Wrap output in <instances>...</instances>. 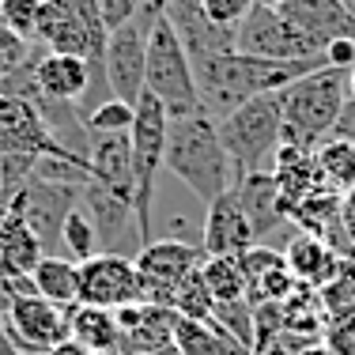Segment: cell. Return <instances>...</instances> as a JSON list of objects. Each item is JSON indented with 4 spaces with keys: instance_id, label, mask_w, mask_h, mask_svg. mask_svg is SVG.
I'll return each mask as SVG.
<instances>
[{
    "instance_id": "cell-1",
    "label": "cell",
    "mask_w": 355,
    "mask_h": 355,
    "mask_svg": "<svg viewBox=\"0 0 355 355\" xmlns=\"http://www.w3.org/2000/svg\"><path fill=\"white\" fill-rule=\"evenodd\" d=\"M325 61H268V57H246V53H227L216 61L193 64V83H197V103L200 114L212 121H223L242 103L268 91H284L299 76L321 69Z\"/></svg>"
},
{
    "instance_id": "cell-2",
    "label": "cell",
    "mask_w": 355,
    "mask_h": 355,
    "mask_svg": "<svg viewBox=\"0 0 355 355\" xmlns=\"http://www.w3.org/2000/svg\"><path fill=\"white\" fill-rule=\"evenodd\" d=\"M163 171H171L200 205H212L216 197H223L234 185L231 159H227L219 129L208 114L171 117V125H166Z\"/></svg>"
},
{
    "instance_id": "cell-3",
    "label": "cell",
    "mask_w": 355,
    "mask_h": 355,
    "mask_svg": "<svg viewBox=\"0 0 355 355\" xmlns=\"http://www.w3.org/2000/svg\"><path fill=\"white\" fill-rule=\"evenodd\" d=\"M344 103H348V72L321 64V69L299 76L280 91V106H284L280 144L299 151H314L333 132Z\"/></svg>"
},
{
    "instance_id": "cell-4",
    "label": "cell",
    "mask_w": 355,
    "mask_h": 355,
    "mask_svg": "<svg viewBox=\"0 0 355 355\" xmlns=\"http://www.w3.org/2000/svg\"><path fill=\"white\" fill-rule=\"evenodd\" d=\"M216 129H219V140H223L227 159H231L234 182L253 171H272V155L280 148V129H284L280 91H268V95L242 103L234 114L216 121Z\"/></svg>"
},
{
    "instance_id": "cell-5",
    "label": "cell",
    "mask_w": 355,
    "mask_h": 355,
    "mask_svg": "<svg viewBox=\"0 0 355 355\" xmlns=\"http://www.w3.org/2000/svg\"><path fill=\"white\" fill-rule=\"evenodd\" d=\"M106 23L98 0H46L38 15L35 42L46 53H69L87 64H103L106 53Z\"/></svg>"
},
{
    "instance_id": "cell-6",
    "label": "cell",
    "mask_w": 355,
    "mask_h": 355,
    "mask_svg": "<svg viewBox=\"0 0 355 355\" xmlns=\"http://www.w3.org/2000/svg\"><path fill=\"white\" fill-rule=\"evenodd\" d=\"M144 91L166 110V117L200 114L197 83H193V64L185 57L182 42L174 38L171 23L159 19L148 31V61H144Z\"/></svg>"
},
{
    "instance_id": "cell-7",
    "label": "cell",
    "mask_w": 355,
    "mask_h": 355,
    "mask_svg": "<svg viewBox=\"0 0 355 355\" xmlns=\"http://www.w3.org/2000/svg\"><path fill=\"white\" fill-rule=\"evenodd\" d=\"M166 110L155 103V98L144 91L137 98V114H132V182H137V193H132V212H137V227L144 246L151 242V208H155V182L159 171H163V151H166Z\"/></svg>"
},
{
    "instance_id": "cell-8",
    "label": "cell",
    "mask_w": 355,
    "mask_h": 355,
    "mask_svg": "<svg viewBox=\"0 0 355 355\" xmlns=\"http://www.w3.org/2000/svg\"><path fill=\"white\" fill-rule=\"evenodd\" d=\"M234 53L268 57V61H321L325 42L287 23L280 8H250L234 31Z\"/></svg>"
},
{
    "instance_id": "cell-9",
    "label": "cell",
    "mask_w": 355,
    "mask_h": 355,
    "mask_svg": "<svg viewBox=\"0 0 355 355\" xmlns=\"http://www.w3.org/2000/svg\"><path fill=\"white\" fill-rule=\"evenodd\" d=\"M205 253L197 242H182V239H151L137 257V276H140V295L151 306H171L174 291L193 268H200Z\"/></svg>"
},
{
    "instance_id": "cell-10",
    "label": "cell",
    "mask_w": 355,
    "mask_h": 355,
    "mask_svg": "<svg viewBox=\"0 0 355 355\" xmlns=\"http://www.w3.org/2000/svg\"><path fill=\"white\" fill-rule=\"evenodd\" d=\"M83 185H87V182H83ZM83 185H57V182L31 178V182H23L19 189L12 193V212L19 216L31 231H35V239L42 242L46 257H57L64 216L80 205V189H83Z\"/></svg>"
},
{
    "instance_id": "cell-11",
    "label": "cell",
    "mask_w": 355,
    "mask_h": 355,
    "mask_svg": "<svg viewBox=\"0 0 355 355\" xmlns=\"http://www.w3.org/2000/svg\"><path fill=\"white\" fill-rule=\"evenodd\" d=\"M76 272H80V295H76V302L103 306V310H121V306H132V302H144L132 257L95 253V257L80 261Z\"/></svg>"
},
{
    "instance_id": "cell-12",
    "label": "cell",
    "mask_w": 355,
    "mask_h": 355,
    "mask_svg": "<svg viewBox=\"0 0 355 355\" xmlns=\"http://www.w3.org/2000/svg\"><path fill=\"white\" fill-rule=\"evenodd\" d=\"M4 329L19 355H49L61 340H69V306L27 295L4 314Z\"/></svg>"
},
{
    "instance_id": "cell-13",
    "label": "cell",
    "mask_w": 355,
    "mask_h": 355,
    "mask_svg": "<svg viewBox=\"0 0 355 355\" xmlns=\"http://www.w3.org/2000/svg\"><path fill=\"white\" fill-rule=\"evenodd\" d=\"M163 19L171 23L174 38L182 42L189 64H205V61H216V57L234 53V31L239 27H223V23L208 19L197 0H171Z\"/></svg>"
},
{
    "instance_id": "cell-14",
    "label": "cell",
    "mask_w": 355,
    "mask_h": 355,
    "mask_svg": "<svg viewBox=\"0 0 355 355\" xmlns=\"http://www.w3.org/2000/svg\"><path fill=\"white\" fill-rule=\"evenodd\" d=\"M8 151H27V155H38V159H46V155L83 159V155H76V151H69L46 129V121H42L35 103L0 95V155H8ZM83 163H87V159H83Z\"/></svg>"
},
{
    "instance_id": "cell-15",
    "label": "cell",
    "mask_w": 355,
    "mask_h": 355,
    "mask_svg": "<svg viewBox=\"0 0 355 355\" xmlns=\"http://www.w3.org/2000/svg\"><path fill=\"white\" fill-rule=\"evenodd\" d=\"M144 61H148V31H140L137 23L110 31L103 53V80L110 87V98L137 106V98L144 95Z\"/></svg>"
},
{
    "instance_id": "cell-16",
    "label": "cell",
    "mask_w": 355,
    "mask_h": 355,
    "mask_svg": "<svg viewBox=\"0 0 355 355\" xmlns=\"http://www.w3.org/2000/svg\"><path fill=\"white\" fill-rule=\"evenodd\" d=\"M250 246H257V239H253V227L234 189L205 205V223H200V253L205 257H242Z\"/></svg>"
},
{
    "instance_id": "cell-17",
    "label": "cell",
    "mask_w": 355,
    "mask_h": 355,
    "mask_svg": "<svg viewBox=\"0 0 355 355\" xmlns=\"http://www.w3.org/2000/svg\"><path fill=\"white\" fill-rule=\"evenodd\" d=\"M87 174L95 185H103L106 193H114L117 200H129L137 193L132 182V140L129 132H103L91 137L87 144Z\"/></svg>"
},
{
    "instance_id": "cell-18",
    "label": "cell",
    "mask_w": 355,
    "mask_h": 355,
    "mask_svg": "<svg viewBox=\"0 0 355 355\" xmlns=\"http://www.w3.org/2000/svg\"><path fill=\"white\" fill-rule=\"evenodd\" d=\"M231 189H234L242 212H246V219H250L257 246H272V234H280V227H287V216L280 208V189H276L272 171L242 174Z\"/></svg>"
},
{
    "instance_id": "cell-19",
    "label": "cell",
    "mask_w": 355,
    "mask_h": 355,
    "mask_svg": "<svg viewBox=\"0 0 355 355\" xmlns=\"http://www.w3.org/2000/svg\"><path fill=\"white\" fill-rule=\"evenodd\" d=\"M280 15L318 42L355 38V15L344 0H280Z\"/></svg>"
},
{
    "instance_id": "cell-20",
    "label": "cell",
    "mask_w": 355,
    "mask_h": 355,
    "mask_svg": "<svg viewBox=\"0 0 355 355\" xmlns=\"http://www.w3.org/2000/svg\"><path fill=\"white\" fill-rule=\"evenodd\" d=\"M35 83L42 103H61L72 106L87 95L91 87V64L69 53H42L35 64Z\"/></svg>"
},
{
    "instance_id": "cell-21",
    "label": "cell",
    "mask_w": 355,
    "mask_h": 355,
    "mask_svg": "<svg viewBox=\"0 0 355 355\" xmlns=\"http://www.w3.org/2000/svg\"><path fill=\"white\" fill-rule=\"evenodd\" d=\"M284 261H287V272L295 276V284H306L314 291H321L325 284H333L340 276L344 257L325 239H318V234H299V239L287 242Z\"/></svg>"
},
{
    "instance_id": "cell-22",
    "label": "cell",
    "mask_w": 355,
    "mask_h": 355,
    "mask_svg": "<svg viewBox=\"0 0 355 355\" xmlns=\"http://www.w3.org/2000/svg\"><path fill=\"white\" fill-rule=\"evenodd\" d=\"M69 336L95 355H117V344H121V329H117L114 310L87 306V302H72L69 306Z\"/></svg>"
},
{
    "instance_id": "cell-23",
    "label": "cell",
    "mask_w": 355,
    "mask_h": 355,
    "mask_svg": "<svg viewBox=\"0 0 355 355\" xmlns=\"http://www.w3.org/2000/svg\"><path fill=\"white\" fill-rule=\"evenodd\" d=\"M42 257H46V250L35 239V231L15 212H8L4 223H0V272L4 276H31Z\"/></svg>"
},
{
    "instance_id": "cell-24",
    "label": "cell",
    "mask_w": 355,
    "mask_h": 355,
    "mask_svg": "<svg viewBox=\"0 0 355 355\" xmlns=\"http://www.w3.org/2000/svg\"><path fill=\"white\" fill-rule=\"evenodd\" d=\"M31 284L42 299L57 302V306H72L76 295H80V272H76V261L69 257H42L38 268L31 272Z\"/></svg>"
},
{
    "instance_id": "cell-25",
    "label": "cell",
    "mask_w": 355,
    "mask_h": 355,
    "mask_svg": "<svg viewBox=\"0 0 355 355\" xmlns=\"http://www.w3.org/2000/svg\"><path fill=\"white\" fill-rule=\"evenodd\" d=\"M314 163H318L321 182H325L333 193L355 189V144L325 137L314 148Z\"/></svg>"
},
{
    "instance_id": "cell-26",
    "label": "cell",
    "mask_w": 355,
    "mask_h": 355,
    "mask_svg": "<svg viewBox=\"0 0 355 355\" xmlns=\"http://www.w3.org/2000/svg\"><path fill=\"white\" fill-rule=\"evenodd\" d=\"M171 310H174L178 318L200 321V325H208V321H212V314H216V299H212V291H208V284H205V276H200V268H193V272L185 276L182 284H178Z\"/></svg>"
},
{
    "instance_id": "cell-27",
    "label": "cell",
    "mask_w": 355,
    "mask_h": 355,
    "mask_svg": "<svg viewBox=\"0 0 355 355\" xmlns=\"http://www.w3.org/2000/svg\"><path fill=\"white\" fill-rule=\"evenodd\" d=\"M200 276H205V284H208L216 302L246 299V276H242L234 257H205L200 261Z\"/></svg>"
},
{
    "instance_id": "cell-28",
    "label": "cell",
    "mask_w": 355,
    "mask_h": 355,
    "mask_svg": "<svg viewBox=\"0 0 355 355\" xmlns=\"http://www.w3.org/2000/svg\"><path fill=\"white\" fill-rule=\"evenodd\" d=\"M61 246L69 250V257L76 261V265H80V261H87V257H95V253H103V250H98V231H95V223L87 219V212H83L80 205H76L69 216H64Z\"/></svg>"
},
{
    "instance_id": "cell-29",
    "label": "cell",
    "mask_w": 355,
    "mask_h": 355,
    "mask_svg": "<svg viewBox=\"0 0 355 355\" xmlns=\"http://www.w3.org/2000/svg\"><path fill=\"white\" fill-rule=\"evenodd\" d=\"M178 355H223V340L216 336L212 325H200V321L178 318L174 333H171Z\"/></svg>"
},
{
    "instance_id": "cell-30",
    "label": "cell",
    "mask_w": 355,
    "mask_h": 355,
    "mask_svg": "<svg viewBox=\"0 0 355 355\" xmlns=\"http://www.w3.org/2000/svg\"><path fill=\"white\" fill-rule=\"evenodd\" d=\"M208 325L223 329L227 336L242 344V348L253 352V302L250 299H234V302H216V314Z\"/></svg>"
},
{
    "instance_id": "cell-31",
    "label": "cell",
    "mask_w": 355,
    "mask_h": 355,
    "mask_svg": "<svg viewBox=\"0 0 355 355\" xmlns=\"http://www.w3.org/2000/svg\"><path fill=\"white\" fill-rule=\"evenodd\" d=\"M132 114H137V106L121 103V98H106V103L91 106V114L83 117V125H87L91 137H103V132H129L132 129Z\"/></svg>"
},
{
    "instance_id": "cell-32",
    "label": "cell",
    "mask_w": 355,
    "mask_h": 355,
    "mask_svg": "<svg viewBox=\"0 0 355 355\" xmlns=\"http://www.w3.org/2000/svg\"><path fill=\"white\" fill-rule=\"evenodd\" d=\"M38 15H42V0H0V19H4V27L23 42H35Z\"/></svg>"
},
{
    "instance_id": "cell-33",
    "label": "cell",
    "mask_w": 355,
    "mask_h": 355,
    "mask_svg": "<svg viewBox=\"0 0 355 355\" xmlns=\"http://www.w3.org/2000/svg\"><path fill=\"white\" fill-rule=\"evenodd\" d=\"M200 8H205V15L208 19H216V23H223V27H239L242 19H246V12H250V0H197Z\"/></svg>"
},
{
    "instance_id": "cell-34",
    "label": "cell",
    "mask_w": 355,
    "mask_h": 355,
    "mask_svg": "<svg viewBox=\"0 0 355 355\" xmlns=\"http://www.w3.org/2000/svg\"><path fill=\"white\" fill-rule=\"evenodd\" d=\"M27 295H38L35 284H31V276H4L0 272V318H4L19 299H27Z\"/></svg>"
},
{
    "instance_id": "cell-35",
    "label": "cell",
    "mask_w": 355,
    "mask_h": 355,
    "mask_svg": "<svg viewBox=\"0 0 355 355\" xmlns=\"http://www.w3.org/2000/svg\"><path fill=\"white\" fill-rule=\"evenodd\" d=\"M137 8H140V0H98L106 31H121L125 23H132L137 19Z\"/></svg>"
},
{
    "instance_id": "cell-36",
    "label": "cell",
    "mask_w": 355,
    "mask_h": 355,
    "mask_svg": "<svg viewBox=\"0 0 355 355\" xmlns=\"http://www.w3.org/2000/svg\"><path fill=\"white\" fill-rule=\"evenodd\" d=\"M321 61L329 64V69L336 72H352L355 69V38H336L325 46V53H321Z\"/></svg>"
},
{
    "instance_id": "cell-37",
    "label": "cell",
    "mask_w": 355,
    "mask_h": 355,
    "mask_svg": "<svg viewBox=\"0 0 355 355\" xmlns=\"http://www.w3.org/2000/svg\"><path fill=\"white\" fill-rule=\"evenodd\" d=\"M333 355H355V318H344L336 321V329L329 333V344H325Z\"/></svg>"
},
{
    "instance_id": "cell-38",
    "label": "cell",
    "mask_w": 355,
    "mask_h": 355,
    "mask_svg": "<svg viewBox=\"0 0 355 355\" xmlns=\"http://www.w3.org/2000/svg\"><path fill=\"white\" fill-rule=\"evenodd\" d=\"M329 137L355 144V98L352 95H348V103H344V110H340V117H336V125H333V132H329Z\"/></svg>"
},
{
    "instance_id": "cell-39",
    "label": "cell",
    "mask_w": 355,
    "mask_h": 355,
    "mask_svg": "<svg viewBox=\"0 0 355 355\" xmlns=\"http://www.w3.org/2000/svg\"><path fill=\"white\" fill-rule=\"evenodd\" d=\"M166 4H171V0H140V8H137V19H132V23H137L140 31H151L159 19H163Z\"/></svg>"
},
{
    "instance_id": "cell-40",
    "label": "cell",
    "mask_w": 355,
    "mask_h": 355,
    "mask_svg": "<svg viewBox=\"0 0 355 355\" xmlns=\"http://www.w3.org/2000/svg\"><path fill=\"white\" fill-rule=\"evenodd\" d=\"M340 219L344 223H355V189L340 193Z\"/></svg>"
},
{
    "instance_id": "cell-41",
    "label": "cell",
    "mask_w": 355,
    "mask_h": 355,
    "mask_svg": "<svg viewBox=\"0 0 355 355\" xmlns=\"http://www.w3.org/2000/svg\"><path fill=\"white\" fill-rule=\"evenodd\" d=\"M49 355H95V352H87L83 344H76L72 336H69V340H61V344H57V348L49 352Z\"/></svg>"
},
{
    "instance_id": "cell-42",
    "label": "cell",
    "mask_w": 355,
    "mask_h": 355,
    "mask_svg": "<svg viewBox=\"0 0 355 355\" xmlns=\"http://www.w3.org/2000/svg\"><path fill=\"white\" fill-rule=\"evenodd\" d=\"M0 355H19V348L12 344V336H8V329H4V318H0Z\"/></svg>"
},
{
    "instance_id": "cell-43",
    "label": "cell",
    "mask_w": 355,
    "mask_h": 355,
    "mask_svg": "<svg viewBox=\"0 0 355 355\" xmlns=\"http://www.w3.org/2000/svg\"><path fill=\"white\" fill-rule=\"evenodd\" d=\"M12 212V193H4L0 189V223H4V216Z\"/></svg>"
},
{
    "instance_id": "cell-44",
    "label": "cell",
    "mask_w": 355,
    "mask_h": 355,
    "mask_svg": "<svg viewBox=\"0 0 355 355\" xmlns=\"http://www.w3.org/2000/svg\"><path fill=\"white\" fill-rule=\"evenodd\" d=\"M253 8H280V0H250Z\"/></svg>"
},
{
    "instance_id": "cell-45",
    "label": "cell",
    "mask_w": 355,
    "mask_h": 355,
    "mask_svg": "<svg viewBox=\"0 0 355 355\" xmlns=\"http://www.w3.org/2000/svg\"><path fill=\"white\" fill-rule=\"evenodd\" d=\"M348 95H352V98H355V69H352V72H348Z\"/></svg>"
},
{
    "instance_id": "cell-46",
    "label": "cell",
    "mask_w": 355,
    "mask_h": 355,
    "mask_svg": "<svg viewBox=\"0 0 355 355\" xmlns=\"http://www.w3.org/2000/svg\"><path fill=\"white\" fill-rule=\"evenodd\" d=\"M42 4H46V0H42Z\"/></svg>"
}]
</instances>
